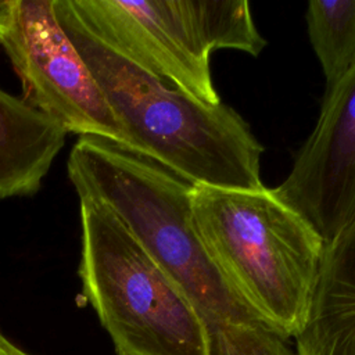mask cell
Segmentation results:
<instances>
[{
    "label": "cell",
    "instance_id": "8992f818",
    "mask_svg": "<svg viewBox=\"0 0 355 355\" xmlns=\"http://www.w3.org/2000/svg\"><path fill=\"white\" fill-rule=\"evenodd\" d=\"M0 46L17 72L24 98L67 133L136 147L107 103L86 62L62 29L54 0H15Z\"/></svg>",
    "mask_w": 355,
    "mask_h": 355
},
{
    "label": "cell",
    "instance_id": "4fadbf2b",
    "mask_svg": "<svg viewBox=\"0 0 355 355\" xmlns=\"http://www.w3.org/2000/svg\"><path fill=\"white\" fill-rule=\"evenodd\" d=\"M0 336H1V333H0Z\"/></svg>",
    "mask_w": 355,
    "mask_h": 355
},
{
    "label": "cell",
    "instance_id": "9c48e42d",
    "mask_svg": "<svg viewBox=\"0 0 355 355\" xmlns=\"http://www.w3.org/2000/svg\"><path fill=\"white\" fill-rule=\"evenodd\" d=\"M67 135L24 97L0 87V200L37 193Z\"/></svg>",
    "mask_w": 355,
    "mask_h": 355
},
{
    "label": "cell",
    "instance_id": "30bf717a",
    "mask_svg": "<svg viewBox=\"0 0 355 355\" xmlns=\"http://www.w3.org/2000/svg\"><path fill=\"white\" fill-rule=\"evenodd\" d=\"M305 21L327 90L355 64V0H311Z\"/></svg>",
    "mask_w": 355,
    "mask_h": 355
},
{
    "label": "cell",
    "instance_id": "52a82bcc",
    "mask_svg": "<svg viewBox=\"0 0 355 355\" xmlns=\"http://www.w3.org/2000/svg\"><path fill=\"white\" fill-rule=\"evenodd\" d=\"M327 243L355 214V64L324 90L316 123L273 187Z\"/></svg>",
    "mask_w": 355,
    "mask_h": 355
},
{
    "label": "cell",
    "instance_id": "7a4b0ae2",
    "mask_svg": "<svg viewBox=\"0 0 355 355\" xmlns=\"http://www.w3.org/2000/svg\"><path fill=\"white\" fill-rule=\"evenodd\" d=\"M57 19L86 62L136 153L193 184L259 189L263 146L230 105L207 104L126 60L54 0Z\"/></svg>",
    "mask_w": 355,
    "mask_h": 355
},
{
    "label": "cell",
    "instance_id": "6da1fadb",
    "mask_svg": "<svg viewBox=\"0 0 355 355\" xmlns=\"http://www.w3.org/2000/svg\"><path fill=\"white\" fill-rule=\"evenodd\" d=\"M67 171L79 198L110 208L197 315L208 355H295L220 277L197 234L191 184L108 140L79 137Z\"/></svg>",
    "mask_w": 355,
    "mask_h": 355
},
{
    "label": "cell",
    "instance_id": "277c9868",
    "mask_svg": "<svg viewBox=\"0 0 355 355\" xmlns=\"http://www.w3.org/2000/svg\"><path fill=\"white\" fill-rule=\"evenodd\" d=\"M79 201L82 293L116 355H208L201 323L180 288L110 208Z\"/></svg>",
    "mask_w": 355,
    "mask_h": 355
},
{
    "label": "cell",
    "instance_id": "7c38bea8",
    "mask_svg": "<svg viewBox=\"0 0 355 355\" xmlns=\"http://www.w3.org/2000/svg\"><path fill=\"white\" fill-rule=\"evenodd\" d=\"M0 355H29L25 351L10 343L3 334L0 336Z\"/></svg>",
    "mask_w": 355,
    "mask_h": 355
},
{
    "label": "cell",
    "instance_id": "ba28073f",
    "mask_svg": "<svg viewBox=\"0 0 355 355\" xmlns=\"http://www.w3.org/2000/svg\"><path fill=\"white\" fill-rule=\"evenodd\" d=\"M295 355H355V214L324 244Z\"/></svg>",
    "mask_w": 355,
    "mask_h": 355
},
{
    "label": "cell",
    "instance_id": "3957f363",
    "mask_svg": "<svg viewBox=\"0 0 355 355\" xmlns=\"http://www.w3.org/2000/svg\"><path fill=\"white\" fill-rule=\"evenodd\" d=\"M202 248L223 282L272 329L294 338L306 322L324 240L275 189L190 187Z\"/></svg>",
    "mask_w": 355,
    "mask_h": 355
},
{
    "label": "cell",
    "instance_id": "8fae6325",
    "mask_svg": "<svg viewBox=\"0 0 355 355\" xmlns=\"http://www.w3.org/2000/svg\"><path fill=\"white\" fill-rule=\"evenodd\" d=\"M15 0H0V36L10 28L14 15Z\"/></svg>",
    "mask_w": 355,
    "mask_h": 355
},
{
    "label": "cell",
    "instance_id": "5b68a950",
    "mask_svg": "<svg viewBox=\"0 0 355 355\" xmlns=\"http://www.w3.org/2000/svg\"><path fill=\"white\" fill-rule=\"evenodd\" d=\"M83 26L137 67L202 103L220 96L211 54L232 49L258 57L268 42L245 0H68Z\"/></svg>",
    "mask_w": 355,
    "mask_h": 355
}]
</instances>
